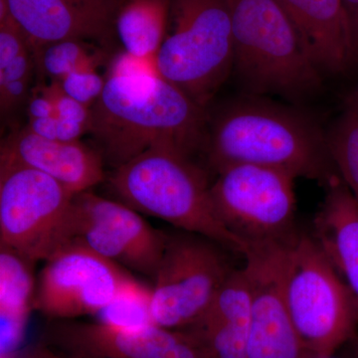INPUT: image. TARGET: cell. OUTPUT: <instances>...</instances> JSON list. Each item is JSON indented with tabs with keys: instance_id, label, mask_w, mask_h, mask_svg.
Here are the masks:
<instances>
[{
	"instance_id": "cell-16",
	"label": "cell",
	"mask_w": 358,
	"mask_h": 358,
	"mask_svg": "<svg viewBox=\"0 0 358 358\" xmlns=\"http://www.w3.org/2000/svg\"><path fill=\"white\" fill-rule=\"evenodd\" d=\"M306 53L322 75L355 67L343 0H278Z\"/></svg>"
},
{
	"instance_id": "cell-7",
	"label": "cell",
	"mask_w": 358,
	"mask_h": 358,
	"mask_svg": "<svg viewBox=\"0 0 358 358\" xmlns=\"http://www.w3.org/2000/svg\"><path fill=\"white\" fill-rule=\"evenodd\" d=\"M75 194L43 173L0 162V244L33 264L67 243Z\"/></svg>"
},
{
	"instance_id": "cell-11",
	"label": "cell",
	"mask_w": 358,
	"mask_h": 358,
	"mask_svg": "<svg viewBox=\"0 0 358 358\" xmlns=\"http://www.w3.org/2000/svg\"><path fill=\"white\" fill-rule=\"evenodd\" d=\"M34 310L52 320L99 315L131 279L120 265L71 242L45 261Z\"/></svg>"
},
{
	"instance_id": "cell-10",
	"label": "cell",
	"mask_w": 358,
	"mask_h": 358,
	"mask_svg": "<svg viewBox=\"0 0 358 358\" xmlns=\"http://www.w3.org/2000/svg\"><path fill=\"white\" fill-rule=\"evenodd\" d=\"M166 241V235L155 231L129 205L91 190L73 199L67 244L84 245L117 265L154 278Z\"/></svg>"
},
{
	"instance_id": "cell-12",
	"label": "cell",
	"mask_w": 358,
	"mask_h": 358,
	"mask_svg": "<svg viewBox=\"0 0 358 358\" xmlns=\"http://www.w3.org/2000/svg\"><path fill=\"white\" fill-rule=\"evenodd\" d=\"M286 243L251 244L244 255L251 289L248 358H313L294 326L285 298L282 266Z\"/></svg>"
},
{
	"instance_id": "cell-8",
	"label": "cell",
	"mask_w": 358,
	"mask_h": 358,
	"mask_svg": "<svg viewBox=\"0 0 358 358\" xmlns=\"http://www.w3.org/2000/svg\"><path fill=\"white\" fill-rule=\"evenodd\" d=\"M217 176L210 185L214 209L224 225L248 246L288 242L298 234L293 174L237 164Z\"/></svg>"
},
{
	"instance_id": "cell-9",
	"label": "cell",
	"mask_w": 358,
	"mask_h": 358,
	"mask_svg": "<svg viewBox=\"0 0 358 358\" xmlns=\"http://www.w3.org/2000/svg\"><path fill=\"white\" fill-rule=\"evenodd\" d=\"M222 247L192 233L167 236L152 289V317L169 329L192 327L210 308L233 268Z\"/></svg>"
},
{
	"instance_id": "cell-17",
	"label": "cell",
	"mask_w": 358,
	"mask_h": 358,
	"mask_svg": "<svg viewBox=\"0 0 358 358\" xmlns=\"http://www.w3.org/2000/svg\"><path fill=\"white\" fill-rule=\"evenodd\" d=\"M251 289L244 268L232 270L207 312L187 327L207 358H248Z\"/></svg>"
},
{
	"instance_id": "cell-18",
	"label": "cell",
	"mask_w": 358,
	"mask_h": 358,
	"mask_svg": "<svg viewBox=\"0 0 358 358\" xmlns=\"http://www.w3.org/2000/svg\"><path fill=\"white\" fill-rule=\"evenodd\" d=\"M313 226V239L358 303V201L343 179L327 186Z\"/></svg>"
},
{
	"instance_id": "cell-13",
	"label": "cell",
	"mask_w": 358,
	"mask_h": 358,
	"mask_svg": "<svg viewBox=\"0 0 358 358\" xmlns=\"http://www.w3.org/2000/svg\"><path fill=\"white\" fill-rule=\"evenodd\" d=\"M124 1L8 0V6L33 53L63 40L91 42L113 52L115 20Z\"/></svg>"
},
{
	"instance_id": "cell-2",
	"label": "cell",
	"mask_w": 358,
	"mask_h": 358,
	"mask_svg": "<svg viewBox=\"0 0 358 358\" xmlns=\"http://www.w3.org/2000/svg\"><path fill=\"white\" fill-rule=\"evenodd\" d=\"M106 79L89 131L105 164L115 169L155 148L203 152L209 114L185 92L159 74Z\"/></svg>"
},
{
	"instance_id": "cell-20",
	"label": "cell",
	"mask_w": 358,
	"mask_h": 358,
	"mask_svg": "<svg viewBox=\"0 0 358 358\" xmlns=\"http://www.w3.org/2000/svg\"><path fill=\"white\" fill-rule=\"evenodd\" d=\"M173 0H126L115 20L122 50L155 59L166 37Z\"/></svg>"
},
{
	"instance_id": "cell-14",
	"label": "cell",
	"mask_w": 358,
	"mask_h": 358,
	"mask_svg": "<svg viewBox=\"0 0 358 358\" xmlns=\"http://www.w3.org/2000/svg\"><path fill=\"white\" fill-rule=\"evenodd\" d=\"M0 162L36 169L73 194L91 190L105 179L102 155L81 141L49 140L29 129H16L2 141Z\"/></svg>"
},
{
	"instance_id": "cell-28",
	"label": "cell",
	"mask_w": 358,
	"mask_h": 358,
	"mask_svg": "<svg viewBox=\"0 0 358 358\" xmlns=\"http://www.w3.org/2000/svg\"><path fill=\"white\" fill-rule=\"evenodd\" d=\"M20 358H69L63 357L60 355L53 352L47 346H37L34 350H30Z\"/></svg>"
},
{
	"instance_id": "cell-22",
	"label": "cell",
	"mask_w": 358,
	"mask_h": 358,
	"mask_svg": "<svg viewBox=\"0 0 358 358\" xmlns=\"http://www.w3.org/2000/svg\"><path fill=\"white\" fill-rule=\"evenodd\" d=\"M37 79L57 81L75 71L99 69L109 60L112 52L82 40H63L47 44L35 52Z\"/></svg>"
},
{
	"instance_id": "cell-21",
	"label": "cell",
	"mask_w": 358,
	"mask_h": 358,
	"mask_svg": "<svg viewBox=\"0 0 358 358\" xmlns=\"http://www.w3.org/2000/svg\"><path fill=\"white\" fill-rule=\"evenodd\" d=\"M327 141L341 178L358 201V85L327 131Z\"/></svg>"
},
{
	"instance_id": "cell-27",
	"label": "cell",
	"mask_w": 358,
	"mask_h": 358,
	"mask_svg": "<svg viewBox=\"0 0 358 358\" xmlns=\"http://www.w3.org/2000/svg\"><path fill=\"white\" fill-rule=\"evenodd\" d=\"M26 128L33 134L49 140H57L58 117L28 120Z\"/></svg>"
},
{
	"instance_id": "cell-23",
	"label": "cell",
	"mask_w": 358,
	"mask_h": 358,
	"mask_svg": "<svg viewBox=\"0 0 358 358\" xmlns=\"http://www.w3.org/2000/svg\"><path fill=\"white\" fill-rule=\"evenodd\" d=\"M37 77L36 63L31 48L17 56L0 62V110L1 117H9L25 107L34 88Z\"/></svg>"
},
{
	"instance_id": "cell-29",
	"label": "cell",
	"mask_w": 358,
	"mask_h": 358,
	"mask_svg": "<svg viewBox=\"0 0 358 358\" xmlns=\"http://www.w3.org/2000/svg\"><path fill=\"white\" fill-rule=\"evenodd\" d=\"M357 345H358V343H357ZM350 358H358V345H357V352H355V355H353L352 357Z\"/></svg>"
},
{
	"instance_id": "cell-6",
	"label": "cell",
	"mask_w": 358,
	"mask_h": 358,
	"mask_svg": "<svg viewBox=\"0 0 358 358\" xmlns=\"http://www.w3.org/2000/svg\"><path fill=\"white\" fill-rule=\"evenodd\" d=\"M171 31L157 56L160 76L206 109L233 72L228 0H173Z\"/></svg>"
},
{
	"instance_id": "cell-25",
	"label": "cell",
	"mask_w": 358,
	"mask_h": 358,
	"mask_svg": "<svg viewBox=\"0 0 358 358\" xmlns=\"http://www.w3.org/2000/svg\"><path fill=\"white\" fill-rule=\"evenodd\" d=\"M106 80V76L100 75L98 69L88 68L75 71L55 82L66 95L92 108L102 95Z\"/></svg>"
},
{
	"instance_id": "cell-3",
	"label": "cell",
	"mask_w": 358,
	"mask_h": 358,
	"mask_svg": "<svg viewBox=\"0 0 358 358\" xmlns=\"http://www.w3.org/2000/svg\"><path fill=\"white\" fill-rule=\"evenodd\" d=\"M233 72L244 94L278 96L292 105L312 100L324 87L278 0H228Z\"/></svg>"
},
{
	"instance_id": "cell-4",
	"label": "cell",
	"mask_w": 358,
	"mask_h": 358,
	"mask_svg": "<svg viewBox=\"0 0 358 358\" xmlns=\"http://www.w3.org/2000/svg\"><path fill=\"white\" fill-rule=\"evenodd\" d=\"M109 185L119 201L140 213L243 257L248 251V245L218 217L206 174L189 157L173 150H148L113 169Z\"/></svg>"
},
{
	"instance_id": "cell-19",
	"label": "cell",
	"mask_w": 358,
	"mask_h": 358,
	"mask_svg": "<svg viewBox=\"0 0 358 358\" xmlns=\"http://www.w3.org/2000/svg\"><path fill=\"white\" fill-rule=\"evenodd\" d=\"M0 250V358H16L30 312L34 310V264L11 250Z\"/></svg>"
},
{
	"instance_id": "cell-1",
	"label": "cell",
	"mask_w": 358,
	"mask_h": 358,
	"mask_svg": "<svg viewBox=\"0 0 358 358\" xmlns=\"http://www.w3.org/2000/svg\"><path fill=\"white\" fill-rule=\"evenodd\" d=\"M203 152L220 173L237 164L282 169L329 186L341 178L327 147V131L300 106L244 95L209 115Z\"/></svg>"
},
{
	"instance_id": "cell-24",
	"label": "cell",
	"mask_w": 358,
	"mask_h": 358,
	"mask_svg": "<svg viewBox=\"0 0 358 358\" xmlns=\"http://www.w3.org/2000/svg\"><path fill=\"white\" fill-rule=\"evenodd\" d=\"M152 289L131 279L98 315L99 322L124 327L155 324L152 317Z\"/></svg>"
},
{
	"instance_id": "cell-15",
	"label": "cell",
	"mask_w": 358,
	"mask_h": 358,
	"mask_svg": "<svg viewBox=\"0 0 358 358\" xmlns=\"http://www.w3.org/2000/svg\"><path fill=\"white\" fill-rule=\"evenodd\" d=\"M179 329L157 324L124 327L103 322L56 320L47 331L54 348L69 358H159L176 339Z\"/></svg>"
},
{
	"instance_id": "cell-5",
	"label": "cell",
	"mask_w": 358,
	"mask_h": 358,
	"mask_svg": "<svg viewBox=\"0 0 358 358\" xmlns=\"http://www.w3.org/2000/svg\"><path fill=\"white\" fill-rule=\"evenodd\" d=\"M282 280L303 345L313 358H333L355 338L358 303L313 236L298 233L285 244Z\"/></svg>"
},
{
	"instance_id": "cell-26",
	"label": "cell",
	"mask_w": 358,
	"mask_h": 358,
	"mask_svg": "<svg viewBox=\"0 0 358 358\" xmlns=\"http://www.w3.org/2000/svg\"><path fill=\"white\" fill-rule=\"evenodd\" d=\"M345 6L350 37H352L353 61L358 67V0H343Z\"/></svg>"
}]
</instances>
